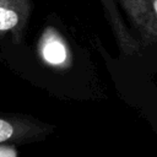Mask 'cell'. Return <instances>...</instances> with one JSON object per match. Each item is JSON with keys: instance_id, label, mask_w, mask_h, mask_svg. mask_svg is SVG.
<instances>
[{"instance_id": "cell-1", "label": "cell", "mask_w": 157, "mask_h": 157, "mask_svg": "<svg viewBox=\"0 0 157 157\" xmlns=\"http://www.w3.org/2000/svg\"><path fill=\"white\" fill-rule=\"evenodd\" d=\"M43 56L48 63L53 65L64 63L66 59V50L64 44L55 37H48L43 45Z\"/></svg>"}, {"instance_id": "cell-3", "label": "cell", "mask_w": 157, "mask_h": 157, "mask_svg": "<svg viewBox=\"0 0 157 157\" xmlns=\"http://www.w3.org/2000/svg\"><path fill=\"white\" fill-rule=\"evenodd\" d=\"M13 134V128L10 123L0 119V142L9 140Z\"/></svg>"}, {"instance_id": "cell-4", "label": "cell", "mask_w": 157, "mask_h": 157, "mask_svg": "<svg viewBox=\"0 0 157 157\" xmlns=\"http://www.w3.org/2000/svg\"><path fill=\"white\" fill-rule=\"evenodd\" d=\"M0 157H16V153L13 150L1 147L0 148Z\"/></svg>"}, {"instance_id": "cell-2", "label": "cell", "mask_w": 157, "mask_h": 157, "mask_svg": "<svg viewBox=\"0 0 157 157\" xmlns=\"http://www.w3.org/2000/svg\"><path fill=\"white\" fill-rule=\"evenodd\" d=\"M18 22L17 13L12 10L0 7V31H6L15 27Z\"/></svg>"}]
</instances>
